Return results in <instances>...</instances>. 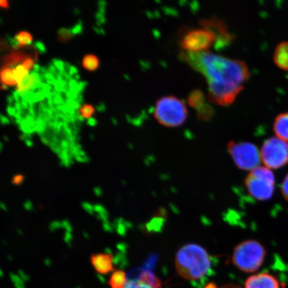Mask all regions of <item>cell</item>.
I'll use <instances>...</instances> for the list:
<instances>
[{
  "label": "cell",
  "instance_id": "1f68e13d",
  "mask_svg": "<svg viewBox=\"0 0 288 288\" xmlns=\"http://www.w3.org/2000/svg\"><path fill=\"white\" fill-rule=\"evenodd\" d=\"M6 110H7L8 115L12 117H14L15 115L16 114L17 111L14 107L8 105Z\"/></svg>",
  "mask_w": 288,
  "mask_h": 288
},
{
  "label": "cell",
  "instance_id": "d590c367",
  "mask_svg": "<svg viewBox=\"0 0 288 288\" xmlns=\"http://www.w3.org/2000/svg\"><path fill=\"white\" fill-rule=\"evenodd\" d=\"M41 68H42L40 67L39 64L35 63L34 64L33 67V72H36V73H39L40 70H41Z\"/></svg>",
  "mask_w": 288,
  "mask_h": 288
},
{
  "label": "cell",
  "instance_id": "836d02e7",
  "mask_svg": "<svg viewBox=\"0 0 288 288\" xmlns=\"http://www.w3.org/2000/svg\"><path fill=\"white\" fill-rule=\"evenodd\" d=\"M0 8H4V9H8V8H10L9 2L1 0V1H0Z\"/></svg>",
  "mask_w": 288,
  "mask_h": 288
},
{
  "label": "cell",
  "instance_id": "6da1fadb",
  "mask_svg": "<svg viewBox=\"0 0 288 288\" xmlns=\"http://www.w3.org/2000/svg\"><path fill=\"white\" fill-rule=\"evenodd\" d=\"M180 58L205 77L208 83V99L216 105L229 106L233 103L250 75L244 61L210 51H182Z\"/></svg>",
  "mask_w": 288,
  "mask_h": 288
},
{
  "label": "cell",
  "instance_id": "8992f818",
  "mask_svg": "<svg viewBox=\"0 0 288 288\" xmlns=\"http://www.w3.org/2000/svg\"><path fill=\"white\" fill-rule=\"evenodd\" d=\"M228 151L239 169L251 171L259 167L261 164L260 151L251 143L231 141L228 143Z\"/></svg>",
  "mask_w": 288,
  "mask_h": 288
},
{
  "label": "cell",
  "instance_id": "f1b7e54d",
  "mask_svg": "<svg viewBox=\"0 0 288 288\" xmlns=\"http://www.w3.org/2000/svg\"><path fill=\"white\" fill-rule=\"evenodd\" d=\"M22 64L27 69L30 70L31 69H33L34 64L35 63H34L33 59L31 58V57H27V58L25 59V60L23 61Z\"/></svg>",
  "mask_w": 288,
  "mask_h": 288
},
{
  "label": "cell",
  "instance_id": "3957f363",
  "mask_svg": "<svg viewBox=\"0 0 288 288\" xmlns=\"http://www.w3.org/2000/svg\"><path fill=\"white\" fill-rule=\"evenodd\" d=\"M155 119L164 126L178 127L186 120L188 112L182 100L173 95L164 96L157 100L154 112Z\"/></svg>",
  "mask_w": 288,
  "mask_h": 288
},
{
  "label": "cell",
  "instance_id": "277c9868",
  "mask_svg": "<svg viewBox=\"0 0 288 288\" xmlns=\"http://www.w3.org/2000/svg\"><path fill=\"white\" fill-rule=\"evenodd\" d=\"M266 255V249L259 242L247 240L235 247L232 262L242 272H255L263 264Z\"/></svg>",
  "mask_w": 288,
  "mask_h": 288
},
{
  "label": "cell",
  "instance_id": "30bf717a",
  "mask_svg": "<svg viewBox=\"0 0 288 288\" xmlns=\"http://www.w3.org/2000/svg\"><path fill=\"white\" fill-rule=\"evenodd\" d=\"M245 288H280L276 277L268 273L253 275L247 279Z\"/></svg>",
  "mask_w": 288,
  "mask_h": 288
},
{
  "label": "cell",
  "instance_id": "4fadbf2b",
  "mask_svg": "<svg viewBox=\"0 0 288 288\" xmlns=\"http://www.w3.org/2000/svg\"><path fill=\"white\" fill-rule=\"evenodd\" d=\"M274 60L277 67L288 71V42L277 45L274 55Z\"/></svg>",
  "mask_w": 288,
  "mask_h": 288
},
{
  "label": "cell",
  "instance_id": "7402d4cb",
  "mask_svg": "<svg viewBox=\"0 0 288 288\" xmlns=\"http://www.w3.org/2000/svg\"><path fill=\"white\" fill-rule=\"evenodd\" d=\"M58 35V40L61 42H68L74 37V36L72 33L71 29L64 28L61 27L57 32Z\"/></svg>",
  "mask_w": 288,
  "mask_h": 288
},
{
  "label": "cell",
  "instance_id": "9c48e42d",
  "mask_svg": "<svg viewBox=\"0 0 288 288\" xmlns=\"http://www.w3.org/2000/svg\"><path fill=\"white\" fill-rule=\"evenodd\" d=\"M200 26L206 27L216 37V45L219 48L228 46L234 42L235 36L230 33L228 27L223 21L213 17L210 19H203L200 21Z\"/></svg>",
  "mask_w": 288,
  "mask_h": 288
},
{
  "label": "cell",
  "instance_id": "5bb4252c",
  "mask_svg": "<svg viewBox=\"0 0 288 288\" xmlns=\"http://www.w3.org/2000/svg\"><path fill=\"white\" fill-rule=\"evenodd\" d=\"M137 279L151 288H162L161 281L150 270H145L141 272Z\"/></svg>",
  "mask_w": 288,
  "mask_h": 288
},
{
  "label": "cell",
  "instance_id": "f35d334b",
  "mask_svg": "<svg viewBox=\"0 0 288 288\" xmlns=\"http://www.w3.org/2000/svg\"><path fill=\"white\" fill-rule=\"evenodd\" d=\"M0 88H1L2 89H4V90H5V89H9L8 88V85H6L5 84H2L1 86H0Z\"/></svg>",
  "mask_w": 288,
  "mask_h": 288
},
{
  "label": "cell",
  "instance_id": "8d00e7d4",
  "mask_svg": "<svg viewBox=\"0 0 288 288\" xmlns=\"http://www.w3.org/2000/svg\"><path fill=\"white\" fill-rule=\"evenodd\" d=\"M96 110L98 111V112H102V111L104 110V106L103 104H100L99 105L96 106Z\"/></svg>",
  "mask_w": 288,
  "mask_h": 288
},
{
  "label": "cell",
  "instance_id": "9a60e30c",
  "mask_svg": "<svg viewBox=\"0 0 288 288\" xmlns=\"http://www.w3.org/2000/svg\"><path fill=\"white\" fill-rule=\"evenodd\" d=\"M187 103L196 110L202 108L206 104V98L203 91L200 89L191 91L187 97Z\"/></svg>",
  "mask_w": 288,
  "mask_h": 288
},
{
  "label": "cell",
  "instance_id": "7c38bea8",
  "mask_svg": "<svg viewBox=\"0 0 288 288\" xmlns=\"http://www.w3.org/2000/svg\"><path fill=\"white\" fill-rule=\"evenodd\" d=\"M274 130L277 138L288 142V112L282 113L276 117Z\"/></svg>",
  "mask_w": 288,
  "mask_h": 288
},
{
  "label": "cell",
  "instance_id": "74e56055",
  "mask_svg": "<svg viewBox=\"0 0 288 288\" xmlns=\"http://www.w3.org/2000/svg\"><path fill=\"white\" fill-rule=\"evenodd\" d=\"M204 288H217L214 283H209Z\"/></svg>",
  "mask_w": 288,
  "mask_h": 288
},
{
  "label": "cell",
  "instance_id": "e0dca14e",
  "mask_svg": "<svg viewBox=\"0 0 288 288\" xmlns=\"http://www.w3.org/2000/svg\"><path fill=\"white\" fill-rule=\"evenodd\" d=\"M14 69V68L6 66L0 70V82L2 84H5L8 86H13L18 84L15 80Z\"/></svg>",
  "mask_w": 288,
  "mask_h": 288
},
{
  "label": "cell",
  "instance_id": "83f0119b",
  "mask_svg": "<svg viewBox=\"0 0 288 288\" xmlns=\"http://www.w3.org/2000/svg\"><path fill=\"white\" fill-rule=\"evenodd\" d=\"M34 47L38 50V53H41V54H44L47 52L46 47L44 43L41 41H36L34 43Z\"/></svg>",
  "mask_w": 288,
  "mask_h": 288
},
{
  "label": "cell",
  "instance_id": "ac0fdd59",
  "mask_svg": "<svg viewBox=\"0 0 288 288\" xmlns=\"http://www.w3.org/2000/svg\"><path fill=\"white\" fill-rule=\"evenodd\" d=\"M100 63V59L93 54L85 55L82 61V65L85 69L91 72L95 71L99 68Z\"/></svg>",
  "mask_w": 288,
  "mask_h": 288
},
{
  "label": "cell",
  "instance_id": "603a6c76",
  "mask_svg": "<svg viewBox=\"0 0 288 288\" xmlns=\"http://www.w3.org/2000/svg\"><path fill=\"white\" fill-rule=\"evenodd\" d=\"M95 111V108H93V106L89 105V104H85V105L81 107L79 112L85 119H89L93 116Z\"/></svg>",
  "mask_w": 288,
  "mask_h": 288
},
{
  "label": "cell",
  "instance_id": "d6a6232c",
  "mask_svg": "<svg viewBox=\"0 0 288 288\" xmlns=\"http://www.w3.org/2000/svg\"><path fill=\"white\" fill-rule=\"evenodd\" d=\"M86 123L87 125L91 127H95L98 124V121L93 117H90V118L87 119L86 121Z\"/></svg>",
  "mask_w": 288,
  "mask_h": 288
},
{
  "label": "cell",
  "instance_id": "44dd1931",
  "mask_svg": "<svg viewBox=\"0 0 288 288\" xmlns=\"http://www.w3.org/2000/svg\"><path fill=\"white\" fill-rule=\"evenodd\" d=\"M29 72V70L24 67L22 63H19L14 69L15 80H16L17 84H18L24 77L28 75Z\"/></svg>",
  "mask_w": 288,
  "mask_h": 288
},
{
  "label": "cell",
  "instance_id": "2e32d148",
  "mask_svg": "<svg viewBox=\"0 0 288 288\" xmlns=\"http://www.w3.org/2000/svg\"><path fill=\"white\" fill-rule=\"evenodd\" d=\"M127 282V276L122 270H116L112 273L108 281L111 288H124Z\"/></svg>",
  "mask_w": 288,
  "mask_h": 288
},
{
  "label": "cell",
  "instance_id": "ffe728a7",
  "mask_svg": "<svg viewBox=\"0 0 288 288\" xmlns=\"http://www.w3.org/2000/svg\"><path fill=\"white\" fill-rule=\"evenodd\" d=\"M213 115V110L212 107L208 106V104H205L202 108L197 110L198 118L202 121H207Z\"/></svg>",
  "mask_w": 288,
  "mask_h": 288
},
{
  "label": "cell",
  "instance_id": "4316f807",
  "mask_svg": "<svg viewBox=\"0 0 288 288\" xmlns=\"http://www.w3.org/2000/svg\"><path fill=\"white\" fill-rule=\"evenodd\" d=\"M53 64L59 72H63L66 71L65 70V62L60 59H53Z\"/></svg>",
  "mask_w": 288,
  "mask_h": 288
},
{
  "label": "cell",
  "instance_id": "ba28073f",
  "mask_svg": "<svg viewBox=\"0 0 288 288\" xmlns=\"http://www.w3.org/2000/svg\"><path fill=\"white\" fill-rule=\"evenodd\" d=\"M214 43H216L214 34L204 27L184 31L179 41L183 51L189 52H206Z\"/></svg>",
  "mask_w": 288,
  "mask_h": 288
},
{
  "label": "cell",
  "instance_id": "8fae6325",
  "mask_svg": "<svg viewBox=\"0 0 288 288\" xmlns=\"http://www.w3.org/2000/svg\"><path fill=\"white\" fill-rule=\"evenodd\" d=\"M91 263L100 274L107 275L114 272V260L110 253H94L91 256Z\"/></svg>",
  "mask_w": 288,
  "mask_h": 288
},
{
  "label": "cell",
  "instance_id": "d4e9b609",
  "mask_svg": "<svg viewBox=\"0 0 288 288\" xmlns=\"http://www.w3.org/2000/svg\"><path fill=\"white\" fill-rule=\"evenodd\" d=\"M72 34L75 36L80 35L83 32V23L82 21H79L76 25L71 28Z\"/></svg>",
  "mask_w": 288,
  "mask_h": 288
},
{
  "label": "cell",
  "instance_id": "484cf974",
  "mask_svg": "<svg viewBox=\"0 0 288 288\" xmlns=\"http://www.w3.org/2000/svg\"><path fill=\"white\" fill-rule=\"evenodd\" d=\"M281 192H282L283 197L288 202V174L285 177L282 185H281Z\"/></svg>",
  "mask_w": 288,
  "mask_h": 288
},
{
  "label": "cell",
  "instance_id": "5b68a950",
  "mask_svg": "<svg viewBox=\"0 0 288 288\" xmlns=\"http://www.w3.org/2000/svg\"><path fill=\"white\" fill-rule=\"evenodd\" d=\"M245 187L251 197L260 201L270 199L275 189L274 173L265 167L256 168L251 170L245 178Z\"/></svg>",
  "mask_w": 288,
  "mask_h": 288
},
{
  "label": "cell",
  "instance_id": "7a4b0ae2",
  "mask_svg": "<svg viewBox=\"0 0 288 288\" xmlns=\"http://www.w3.org/2000/svg\"><path fill=\"white\" fill-rule=\"evenodd\" d=\"M175 264L178 274L189 281L204 278L212 268L210 257L206 249L194 244L185 245L179 249Z\"/></svg>",
  "mask_w": 288,
  "mask_h": 288
},
{
  "label": "cell",
  "instance_id": "ab89813d",
  "mask_svg": "<svg viewBox=\"0 0 288 288\" xmlns=\"http://www.w3.org/2000/svg\"><path fill=\"white\" fill-rule=\"evenodd\" d=\"M74 13L76 15H79L80 14V11L78 9H75L74 10Z\"/></svg>",
  "mask_w": 288,
  "mask_h": 288
},
{
  "label": "cell",
  "instance_id": "f546056e",
  "mask_svg": "<svg viewBox=\"0 0 288 288\" xmlns=\"http://www.w3.org/2000/svg\"><path fill=\"white\" fill-rule=\"evenodd\" d=\"M7 37L8 41L10 43L11 46H12L13 48L18 49L20 48L18 42L16 41L14 38L10 37L9 36H7Z\"/></svg>",
  "mask_w": 288,
  "mask_h": 288
},
{
  "label": "cell",
  "instance_id": "d6986e66",
  "mask_svg": "<svg viewBox=\"0 0 288 288\" xmlns=\"http://www.w3.org/2000/svg\"><path fill=\"white\" fill-rule=\"evenodd\" d=\"M15 39L21 47L30 46L33 42V38L28 31H21L14 36Z\"/></svg>",
  "mask_w": 288,
  "mask_h": 288
},
{
  "label": "cell",
  "instance_id": "4dcf8cb0",
  "mask_svg": "<svg viewBox=\"0 0 288 288\" xmlns=\"http://www.w3.org/2000/svg\"><path fill=\"white\" fill-rule=\"evenodd\" d=\"M0 123H1V124L4 125H9L11 123V121L8 117L4 116L3 114H2L1 113H0Z\"/></svg>",
  "mask_w": 288,
  "mask_h": 288
},
{
  "label": "cell",
  "instance_id": "cb8c5ba5",
  "mask_svg": "<svg viewBox=\"0 0 288 288\" xmlns=\"http://www.w3.org/2000/svg\"><path fill=\"white\" fill-rule=\"evenodd\" d=\"M124 288H151L146 283L141 282L137 279L127 281V284Z\"/></svg>",
  "mask_w": 288,
  "mask_h": 288
},
{
  "label": "cell",
  "instance_id": "e575fe53",
  "mask_svg": "<svg viewBox=\"0 0 288 288\" xmlns=\"http://www.w3.org/2000/svg\"><path fill=\"white\" fill-rule=\"evenodd\" d=\"M6 101H7L8 105L12 106V104L14 103L15 100L12 95H8V97L6 98Z\"/></svg>",
  "mask_w": 288,
  "mask_h": 288
},
{
  "label": "cell",
  "instance_id": "52a82bcc",
  "mask_svg": "<svg viewBox=\"0 0 288 288\" xmlns=\"http://www.w3.org/2000/svg\"><path fill=\"white\" fill-rule=\"evenodd\" d=\"M262 161L269 169H279L288 163V144L277 137L268 139L263 144Z\"/></svg>",
  "mask_w": 288,
  "mask_h": 288
}]
</instances>
